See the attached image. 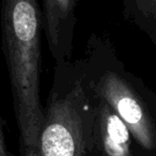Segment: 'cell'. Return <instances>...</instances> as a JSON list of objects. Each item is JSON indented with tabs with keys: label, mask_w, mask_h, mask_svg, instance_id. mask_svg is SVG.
<instances>
[{
	"label": "cell",
	"mask_w": 156,
	"mask_h": 156,
	"mask_svg": "<svg viewBox=\"0 0 156 156\" xmlns=\"http://www.w3.org/2000/svg\"><path fill=\"white\" fill-rule=\"evenodd\" d=\"M40 14L32 0L2 3L1 29L22 156L39 155L45 113L40 101Z\"/></svg>",
	"instance_id": "cell-1"
},
{
	"label": "cell",
	"mask_w": 156,
	"mask_h": 156,
	"mask_svg": "<svg viewBox=\"0 0 156 156\" xmlns=\"http://www.w3.org/2000/svg\"><path fill=\"white\" fill-rule=\"evenodd\" d=\"M80 88L52 101L45 112L37 156H85V105L79 103Z\"/></svg>",
	"instance_id": "cell-2"
},
{
	"label": "cell",
	"mask_w": 156,
	"mask_h": 156,
	"mask_svg": "<svg viewBox=\"0 0 156 156\" xmlns=\"http://www.w3.org/2000/svg\"><path fill=\"white\" fill-rule=\"evenodd\" d=\"M98 93L144 149L152 150L155 147V132L150 115L138 95L124 79L108 72L101 78Z\"/></svg>",
	"instance_id": "cell-3"
},
{
	"label": "cell",
	"mask_w": 156,
	"mask_h": 156,
	"mask_svg": "<svg viewBox=\"0 0 156 156\" xmlns=\"http://www.w3.org/2000/svg\"><path fill=\"white\" fill-rule=\"evenodd\" d=\"M98 124L105 153L108 156H129V129L107 104L100 108Z\"/></svg>",
	"instance_id": "cell-4"
},
{
	"label": "cell",
	"mask_w": 156,
	"mask_h": 156,
	"mask_svg": "<svg viewBox=\"0 0 156 156\" xmlns=\"http://www.w3.org/2000/svg\"><path fill=\"white\" fill-rule=\"evenodd\" d=\"M75 5L74 1H45V17L47 33L49 37V42L52 45H56L58 42V28L63 18L67 16L72 7Z\"/></svg>",
	"instance_id": "cell-5"
},
{
	"label": "cell",
	"mask_w": 156,
	"mask_h": 156,
	"mask_svg": "<svg viewBox=\"0 0 156 156\" xmlns=\"http://www.w3.org/2000/svg\"><path fill=\"white\" fill-rule=\"evenodd\" d=\"M0 156H8L5 141H3V135H2V130H1V126H0Z\"/></svg>",
	"instance_id": "cell-6"
}]
</instances>
